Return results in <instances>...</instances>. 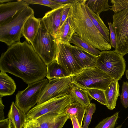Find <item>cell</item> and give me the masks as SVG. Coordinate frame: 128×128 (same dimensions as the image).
<instances>
[{"label":"cell","mask_w":128,"mask_h":128,"mask_svg":"<svg viewBox=\"0 0 128 128\" xmlns=\"http://www.w3.org/2000/svg\"><path fill=\"white\" fill-rule=\"evenodd\" d=\"M0 69L28 84L42 80L46 74V65L26 41L13 44L1 54Z\"/></svg>","instance_id":"obj_1"},{"label":"cell","mask_w":128,"mask_h":128,"mask_svg":"<svg viewBox=\"0 0 128 128\" xmlns=\"http://www.w3.org/2000/svg\"><path fill=\"white\" fill-rule=\"evenodd\" d=\"M86 0H80L72 4L68 13L71 25L75 35L85 40L95 48L100 51L112 48L108 42L94 25L86 8Z\"/></svg>","instance_id":"obj_2"},{"label":"cell","mask_w":128,"mask_h":128,"mask_svg":"<svg viewBox=\"0 0 128 128\" xmlns=\"http://www.w3.org/2000/svg\"><path fill=\"white\" fill-rule=\"evenodd\" d=\"M34 14V10L29 6L0 25V41L9 46L20 42L25 22L31 16Z\"/></svg>","instance_id":"obj_3"},{"label":"cell","mask_w":128,"mask_h":128,"mask_svg":"<svg viewBox=\"0 0 128 128\" xmlns=\"http://www.w3.org/2000/svg\"><path fill=\"white\" fill-rule=\"evenodd\" d=\"M112 79L106 73L96 67L82 70L72 77V82L82 89L96 88L105 91Z\"/></svg>","instance_id":"obj_4"},{"label":"cell","mask_w":128,"mask_h":128,"mask_svg":"<svg viewBox=\"0 0 128 128\" xmlns=\"http://www.w3.org/2000/svg\"><path fill=\"white\" fill-rule=\"evenodd\" d=\"M96 67L118 81L124 74L126 62L123 56L114 50H103L97 56Z\"/></svg>","instance_id":"obj_5"},{"label":"cell","mask_w":128,"mask_h":128,"mask_svg":"<svg viewBox=\"0 0 128 128\" xmlns=\"http://www.w3.org/2000/svg\"><path fill=\"white\" fill-rule=\"evenodd\" d=\"M34 50L46 65L55 60L56 40L47 31L41 19L37 34L31 44Z\"/></svg>","instance_id":"obj_6"},{"label":"cell","mask_w":128,"mask_h":128,"mask_svg":"<svg viewBox=\"0 0 128 128\" xmlns=\"http://www.w3.org/2000/svg\"><path fill=\"white\" fill-rule=\"evenodd\" d=\"M48 80L44 78L28 84L24 90L19 91L16 94L15 104L26 114L34 106L47 84Z\"/></svg>","instance_id":"obj_7"},{"label":"cell","mask_w":128,"mask_h":128,"mask_svg":"<svg viewBox=\"0 0 128 128\" xmlns=\"http://www.w3.org/2000/svg\"><path fill=\"white\" fill-rule=\"evenodd\" d=\"M69 94H65L38 104H36L26 114L27 119H36L50 112H64L68 106L74 102Z\"/></svg>","instance_id":"obj_8"},{"label":"cell","mask_w":128,"mask_h":128,"mask_svg":"<svg viewBox=\"0 0 128 128\" xmlns=\"http://www.w3.org/2000/svg\"><path fill=\"white\" fill-rule=\"evenodd\" d=\"M114 13L112 24L116 46L114 50L124 56L128 53V8Z\"/></svg>","instance_id":"obj_9"},{"label":"cell","mask_w":128,"mask_h":128,"mask_svg":"<svg viewBox=\"0 0 128 128\" xmlns=\"http://www.w3.org/2000/svg\"><path fill=\"white\" fill-rule=\"evenodd\" d=\"M56 44L55 60L70 76L72 77L79 74L82 69L78 64L73 56L71 44H62L57 40Z\"/></svg>","instance_id":"obj_10"},{"label":"cell","mask_w":128,"mask_h":128,"mask_svg":"<svg viewBox=\"0 0 128 128\" xmlns=\"http://www.w3.org/2000/svg\"><path fill=\"white\" fill-rule=\"evenodd\" d=\"M48 80L36 104L42 103L62 94H69L72 84V76Z\"/></svg>","instance_id":"obj_11"},{"label":"cell","mask_w":128,"mask_h":128,"mask_svg":"<svg viewBox=\"0 0 128 128\" xmlns=\"http://www.w3.org/2000/svg\"><path fill=\"white\" fill-rule=\"evenodd\" d=\"M71 4H67L56 9L52 10L46 13L41 18L47 31L55 38L60 26L63 9L64 8Z\"/></svg>","instance_id":"obj_12"},{"label":"cell","mask_w":128,"mask_h":128,"mask_svg":"<svg viewBox=\"0 0 128 128\" xmlns=\"http://www.w3.org/2000/svg\"><path fill=\"white\" fill-rule=\"evenodd\" d=\"M70 116L64 112L62 113L50 112L36 119L41 128H62Z\"/></svg>","instance_id":"obj_13"},{"label":"cell","mask_w":128,"mask_h":128,"mask_svg":"<svg viewBox=\"0 0 128 128\" xmlns=\"http://www.w3.org/2000/svg\"><path fill=\"white\" fill-rule=\"evenodd\" d=\"M29 4L22 0L0 4V25L13 18Z\"/></svg>","instance_id":"obj_14"},{"label":"cell","mask_w":128,"mask_h":128,"mask_svg":"<svg viewBox=\"0 0 128 128\" xmlns=\"http://www.w3.org/2000/svg\"><path fill=\"white\" fill-rule=\"evenodd\" d=\"M70 46L74 58L82 70L96 66L98 56L83 51L75 46L71 44Z\"/></svg>","instance_id":"obj_15"},{"label":"cell","mask_w":128,"mask_h":128,"mask_svg":"<svg viewBox=\"0 0 128 128\" xmlns=\"http://www.w3.org/2000/svg\"><path fill=\"white\" fill-rule=\"evenodd\" d=\"M41 22V18H36L34 14L31 16L26 21L23 26L22 36L26 41L31 44L38 31Z\"/></svg>","instance_id":"obj_16"},{"label":"cell","mask_w":128,"mask_h":128,"mask_svg":"<svg viewBox=\"0 0 128 128\" xmlns=\"http://www.w3.org/2000/svg\"><path fill=\"white\" fill-rule=\"evenodd\" d=\"M8 118L10 120L12 128H23L27 119L24 113L13 101L8 112Z\"/></svg>","instance_id":"obj_17"},{"label":"cell","mask_w":128,"mask_h":128,"mask_svg":"<svg viewBox=\"0 0 128 128\" xmlns=\"http://www.w3.org/2000/svg\"><path fill=\"white\" fill-rule=\"evenodd\" d=\"M120 87L118 82L113 79L106 90L104 91L107 108L112 110L116 108L118 97L120 96Z\"/></svg>","instance_id":"obj_18"},{"label":"cell","mask_w":128,"mask_h":128,"mask_svg":"<svg viewBox=\"0 0 128 128\" xmlns=\"http://www.w3.org/2000/svg\"><path fill=\"white\" fill-rule=\"evenodd\" d=\"M75 33L71 24L70 17L68 14L66 20L60 28L56 39L60 43L69 44Z\"/></svg>","instance_id":"obj_19"},{"label":"cell","mask_w":128,"mask_h":128,"mask_svg":"<svg viewBox=\"0 0 128 128\" xmlns=\"http://www.w3.org/2000/svg\"><path fill=\"white\" fill-rule=\"evenodd\" d=\"M16 86L14 80L6 72L0 73V96H10L15 92Z\"/></svg>","instance_id":"obj_20"},{"label":"cell","mask_w":128,"mask_h":128,"mask_svg":"<svg viewBox=\"0 0 128 128\" xmlns=\"http://www.w3.org/2000/svg\"><path fill=\"white\" fill-rule=\"evenodd\" d=\"M69 94L72 97L74 102L78 103L83 106L86 107L91 103L89 96L85 90L72 83Z\"/></svg>","instance_id":"obj_21"},{"label":"cell","mask_w":128,"mask_h":128,"mask_svg":"<svg viewBox=\"0 0 128 128\" xmlns=\"http://www.w3.org/2000/svg\"><path fill=\"white\" fill-rule=\"evenodd\" d=\"M86 7L88 14L94 25L106 40L110 42L109 29L100 18V15L94 13L86 5Z\"/></svg>","instance_id":"obj_22"},{"label":"cell","mask_w":128,"mask_h":128,"mask_svg":"<svg viewBox=\"0 0 128 128\" xmlns=\"http://www.w3.org/2000/svg\"><path fill=\"white\" fill-rule=\"evenodd\" d=\"M47 78L48 80L70 76L55 60L46 65Z\"/></svg>","instance_id":"obj_23"},{"label":"cell","mask_w":128,"mask_h":128,"mask_svg":"<svg viewBox=\"0 0 128 128\" xmlns=\"http://www.w3.org/2000/svg\"><path fill=\"white\" fill-rule=\"evenodd\" d=\"M86 107L80 104L74 102L70 103L67 107L64 112L70 116L74 115L82 126L84 117L85 113Z\"/></svg>","instance_id":"obj_24"},{"label":"cell","mask_w":128,"mask_h":128,"mask_svg":"<svg viewBox=\"0 0 128 128\" xmlns=\"http://www.w3.org/2000/svg\"><path fill=\"white\" fill-rule=\"evenodd\" d=\"M70 44H72L81 50L96 56L101 52L78 36L74 35L72 38Z\"/></svg>","instance_id":"obj_25"},{"label":"cell","mask_w":128,"mask_h":128,"mask_svg":"<svg viewBox=\"0 0 128 128\" xmlns=\"http://www.w3.org/2000/svg\"><path fill=\"white\" fill-rule=\"evenodd\" d=\"M108 0H87L85 5L95 14L100 15L102 12L110 10Z\"/></svg>","instance_id":"obj_26"},{"label":"cell","mask_w":128,"mask_h":128,"mask_svg":"<svg viewBox=\"0 0 128 128\" xmlns=\"http://www.w3.org/2000/svg\"><path fill=\"white\" fill-rule=\"evenodd\" d=\"M84 89L91 99H94L102 104L106 105V99L104 91L96 88Z\"/></svg>","instance_id":"obj_27"},{"label":"cell","mask_w":128,"mask_h":128,"mask_svg":"<svg viewBox=\"0 0 128 128\" xmlns=\"http://www.w3.org/2000/svg\"><path fill=\"white\" fill-rule=\"evenodd\" d=\"M119 113V112H116L111 116L104 119L94 128H115Z\"/></svg>","instance_id":"obj_28"},{"label":"cell","mask_w":128,"mask_h":128,"mask_svg":"<svg viewBox=\"0 0 128 128\" xmlns=\"http://www.w3.org/2000/svg\"><path fill=\"white\" fill-rule=\"evenodd\" d=\"M30 4H36L42 5L54 10L64 6L67 4H64L57 2L53 0H22Z\"/></svg>","instance_id":"obj_29"},{"label":"cell","mask_w":128,"mask_h":128,"mask_svg":"<svg viewBox=\"0 0 128 128\" xmlns=\"http://www.w3.org/2000/svg\"><path fill=\"white\" fill-rule=\"evenodd\" d=\"M96 110V105L94 103L86 107L85 113L83 120V125L82 128H88L90 124L93 114Z\"/></svg>","instance_id":"obj_30"},{"label":"cell","mask_w":128,"mask_h":128,"mask_svg":"<svg viewBox=\"0 0 128 128\" xmlns=\"http://www.w3.org/2000/svg\"><path fill=\"white\" fill-rule=\"evenodd\" d=\"M110 10L115 12L128 8V0H111Z\"/></svg>","instance_id":"obj_31"},{"label":"cell","mask_w":128,"mask_h":128,"mask_svg":"<svg viewBox=\"0 0 128 128\" xmlns=\"http://www.w3.org/2000/svg\"><path fill=\"white\" fill-rule=\"evenodd\" d=\"M120 96L122 104L124 108H127L128 107V82L127 81L123 82L122 93Z\"/></svg>","instance_id":"obj_32"},{"label":"cell","mask_w":128,"mask_h":128,"mask_svg":"<svg viewBox=\"0 0 128 128\" xmlns=\"http://www.w3.org/2000/svg\"><path fill=\"white\" fill-rule=\"evenodd\" d=\"M110 32V43L112 47L115 48L116 46V34L112 26V23L108 22Z\"/></svg>","instance_id":"obj_33"},{"label":"cell","mask_w":128,"mask_h":128,"mask_svg":"<svg viewBox=\"0 0 128 128\" xmlns=\"http://www.w3.org/2000/svg\"><path fill=\"white\" fill-rule=\"evenodd\" d=\"M23 128H41L40 124L36 119H27Z\"/></svg>","instance_id":"obj_34"},{"label":"cell","mask_w":128,"mask_h":128,"mask_svg":"<svg viewBox=\"0 0 128 128\" xmlns=\"http://www.w3.org/2000/svg\"><path fill=\"white\" fill-rule=\"evenodd\" d=\"M72 5V4L70 5L63 8L61 16L60 26L62 25L66 19L70 9Z\"/></svg>","instance_id":"obj_35"},{"label":"cell","mask_w":128,"mask_h":128,"mask_svg":"<svg viewBox=\"0 0 128 128\" xmlns=\"http://www.w3.org/2000/svg\"><path fill=\"white\" fill-rule=\"evenodd\" d=\"M0 128H12L10 121L8 118L0 120Z\"/></svg>","instance_id":"obj_36"},{"label":"cell","mask_w":128,"mask_h":128,"mask_svg":"<svg viewBox=\"0 0 128 128\" xmlns=\"http://www.w3.org/2000/svg\"><path fill=\"white\" fill-rule=\"evenodd\" d=\"M70 119L72 121L73 128H82L76 116L74 115L70 116Z\"/></svg>","instance_id":"obj_37"},{"label":"cell","mask_w":128,"mask_h":128,"mask_svg":"<svg viewBox=\"0 0 128 128\" xmlns=\"http://www.w3.org/2000/svg\"><path fill=\"white\" fill-rule=\"evenodd\" d=\"M54 1L60 4H73L78 2L80 0H53Z\"/></svg>","instance_id":"obj_38"},{"label":"cell","mask_w":128,"mask_h":128,"mask_svg":"<svg viewBox=\"0 0 128 128\" xmlns=\"http://www.w3.org/2000/svg\"><path fill=\"white\" fill-rule=\"evenodd\" d=\"M2 97L0 98V120H3L4 118V106L3 104Z\"/></svg>","instance_id":"obj_39"},{"label":"cell","mask_w":128,"mask_h":128,"mask_svg":"<svg viewBox=\"0 0 128 128\" xmlns=\"http://www.w3.org/2000/svg\"><path fill=\"white\" fill-rule=\"evenodd\" d=\"M13 0H0V4H2L4 3H6L10 2Z\"/></svg>","instance_id":"obj_40"},{"label":"cell","mask_w":128,"mask_h":128,"mask_svg":"<svg viewBox=\"0 0 128 128\" xmlns=\"http://www.w3.org/2000/svg\"><path fill=\"white\" fill-rule=\"evenodd\" d=\"M126 77L128 80V68L126 70Z\"/></svg>","instance_id":"obj_41"},{"label":"cell","mask_w":128,"mask_h":128,"mask_svg":"<svg viewBox=\"0 0 128 128\" xmlns=\"http://www.w3.org/2000/svg\"><path fill=\"white\" fill-rule=\"evenodd\" d=\"M122 126V124L119 125L117 126L116 128H121Z\"/></svg>","instance_id":"obj_42"}]
</instances>
